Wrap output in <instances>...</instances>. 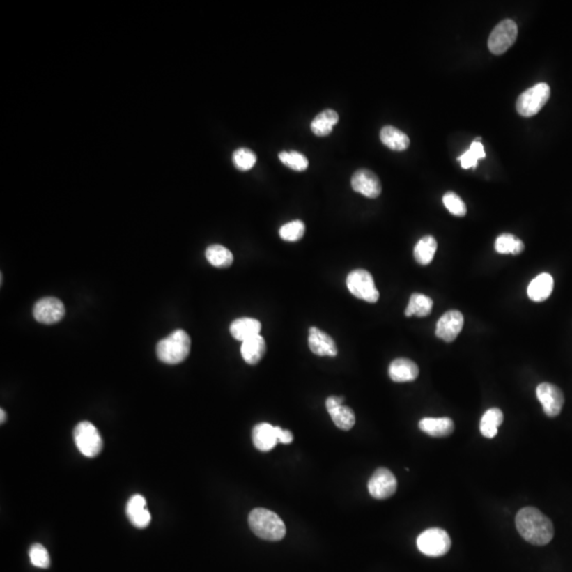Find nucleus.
Masks as SVG:
<instances>
[{"mask_svg": "<svg viewBox=\"0 0 572 572\" xmlns=\"http://www.w3.org/2000/svg\"><path fill=\"white\" fill-rule=\"evenodd\" d=\"M451 537L443 529L431 528L419 535L417 546L427 557H438L447 555L451 549Z\"/></svg>", "mask_w": 572, "mask_h": 572, "instance_id": "7", "label": "nucleus"}, {"mask_svg": "<svg viewBox=\"0 0 572 572\" xmlns=\"http://www.w3.org/2000/svg\"><path fill=\"white\" fill-rule=\"evenodd\" d=\"M207 261L217 268H227L233 263V254L228 248L215 244L206 249Z\"/></svg>", "mask_w": 572, "mask_h": 572, "instance_id": "27", "label": "nucleus"}, {"mask_svg": "<svg viewBox=\"0 0 572 572\" xmlns=\"http://www.w3.org/2000/svg\"><path fill=\"white\" fill-rule=\"evenodd\" d=\"M126 514H127L130 522L136 528L144 529L150 525V511L146 509V500L142 495H134L130 498L126 504Z\"/></svg>", "mask_w": 572, "mask_h": 572, "instance_id": "15", "label": "nucleus"}, {"mask_svg": "<svg viewBox=\"0 0 572 572\" xmlns=\"http://www.w3.org/2000/svg\"><path fill=\"white\" fill-rule=\"evenodd\" d=\"M305 225L302 221H293L284 224L279 230V235L283 241L297 242L304 235Z\"/></svg>", "mask_w": 572, "mask_h": 572, "instance_id": "32", "label": "nucleus"}, {"mask_svg": "<svg viewBox=\"0 0 572 572\" xmlns=\"http://www.w3.org/2000/svg\"><path fill=\"white\" fill-rule=\"evenodd\" d=\"M261 329V323L258 319L243 317V318L235 319L230 325L229 330L232 337L243 343L254 336L260 335Z\"/></svg>", "mask_w": 572, "mask_h": 572, "instance_id": "18", "label": "nucleus"}, {"mask_svg": "<svg viewBox=\"0 0 572 572\" xmlns=\"http://www.w3.org/2000/svg\"><path fill=\"white\" fill-rule=\"evenodd\" d=\"M276 433L279 443H282V445H290L294 440V435L290 431L282 429L281 427L276 426Z\"/></svg>", "mask_w": 572, "mask_h": 572, "instance_id": "36", "label": "nucleus"}, {"mask_svg": "<svg viewBox=\"0 0 572 572\" xmlns=\"http://www.w3.org/2000/svg\"><path fill=\"white\" fill-rule=\"evenodd\" d=\"M443 203H445L447 210L456 217H464L467 212L465 203L462 201L461 197L456 193H445V196H443Z\"/></svg>", "mask_w": 572, "mask_h": 572, "instance_id": "34", "label": "nucleus"}, {"mask_svg": "<svg viewBox=\"0 0 572 572\" xmlns=\"http://www.w3.org/2000/svg\"><path fill=\"white\" fill-rule=\"evenodd\" d=\"M486 157V152H484V144L480 141L479 138L476 139L473 144H471V148L469 150H466L463 155L459 157L461 167L463 169H475L477 167L478 160Z\"/></svg>", "mask_w": 572, "mask_h": 572, "instance_id": "30", "label": "nucleus"}, {"mask_svg": "<svg viewBox=\"0 0 572 572\" xmlns=\"http://www.w3.org/2000/svg\"><path fill=\"white\" fill-rule=\"evenodd\" d=\"M495 249L498 254H512L514 256L522 254L525 249L524 243L510 233H504L496 239Z\"/></svg>", "mask_w": 572, "mask_h": 572, "instance_id": "29", "label": "nucleus"}, {"mask_svg": "<svg viewBox=\"0 0 572 572\" xmlns=\"http://www.w3.org/2000/svg\"><path fill=\"white\" fill-rule=\"evenodd\" d=\"M343 398H341V396H330V398H327V401H325V407H327V410H330V409L334 408V407L343 405Z\"/></svg>", "mask_w": 572, "mask_h": 572, "instance_id": "37", "label": "nucleus"}, {"mask_svg": "<svg viewBox=\"0 0 572 572\" xmlns=\"http://www.w3.org/2000/svg\"><path fill=\"white\" fill-rule=\"evenodd\" d=\"M190 349V336L184 330H176L157 343L156 353L164 364L177 365L188 357Z\"/></svg>", "mask_w": 572, "mask_h": 572, "instance_id": "3", "label": "nucleus"}, {"mask_svg": "<svg viewBox=\"0 0 572 572\" xmlns=\"http://www.w3.org/2000/svg\"><path fill=\"white\" fill-rule=\"evenodd\" d=\"M517 36L518 28L516 22L512 20H502L494 28L488 38V49L492 54L497 56L504 54L516 42Z\"/></svg>", "mask_w": 572, "mask_h": 572, "instance_id": "8", "label": "nucleus"}, {"mask_svg": "<svg viewBox=\"0 0 572 572\" xmlns=\"http://www.w3.org/2000/svg\"><path fill=\"white\" fill-rule=\"evenodd\" d=\"M0 415H1V420H0V422H1V424H3V422H5L6 419H7V415H6V411L3 410V409H1V410H0Z\"/></svg>", "mask_w": 572, "mask_h": 572, "instance_id": "38", "label": "nucleus"}, {"mask_svg": "<svg viewBox=\"0 0 572 572\" xmlns=\"http://www.w3.org/2000/svg\"><path fill=\"white\" fill-rule=\"evenodd\" d=\"M65 305L60 299L47 297L40 299L33 307V316L38 323L54 325L64 318Z\"/></svg>", "mask_w": 572, "mask_h": 572, "instance_id": "10", "label": "nucleus"}, {"mask_svg": "<svg viewBox=\"0 0 572 572\" xmlns=\"http://www.w3.org/2000/svg\"><path fill=\"white\" fill-rule=\"evenodd\" d=\"M550 93V87L546 83H539L523 93L516 102L519 115L527 118L536 115L548 102Z\"/></svg>", "mask_w": 572, "mask_h": 572, "instance_id": "4", "label": "nucleus"}, {"mask_svg": "<svg viewBox=\"0 0 572 572\" xmlns=\"http://www.w3.org/2000/svg\"><path fill=\"white\" fill-rule=\"evenodd\" d=\"M30 562L38 568H48L50 566V557L48 551L40 543H34L29 550Z\"/></svg>", "mask_w": 572, "mask_h": 572, "instance_id": "35", "label": "nucleus"}, {"mask_svg": "<svg viewBox=\"0 0 572 572\" xmlns=\"http://www.w3.org/2000/svg\"><path fill=\"white\" fill-rule=\"evenodd\" d=\"M235 166L241 171H249L256 162V156L252 150L246 148H238L233 153Z\"/></svg>", "mask_w": 572, "mask_h": 572, "instance_id": "33", "label": "nucleus"}, {"mask_svg": "<svg viewBox=\"0 0 572 572\" xmlns=\"http://www.w3.org/2000/svg\"><path fill=\"white\" fill-rule=\"evenodd\" d=\"M433 299L426 295L419 294L415 293L411 295L409 299L408 305H407L405 315L407 317L417 316V317H426L428 316L433 309Z\"/></svg>", "mask_w": 572, "mask_h": 572, "instance_id": "25", "label": "nucleus"}, {"mask_svg": "<svg viewBox=\"0 0 572 572\" xmlns=\"http://www.w3.org/2000/svg\"><path fill=\"white\" fill-rule=\"evenodd\" d=\"M398 488V481L392 472L385 467H380L374 472L368 482L370 495L376 500H387L392 497Z\"/></svg>", "mask_w": 572, "mask_h": 572, "instance_id": "9", "label": "nucleus"}, {"mask_svg": "<svg viewBox=\"0 0 572 572\" xmlns=\"http://www.w3.org/2000/svg\"><path fill=\"white\" fill-rule=\"evenodd\" d=\"M307 343H309V350L315 355L330 356V357H335L337 355V346L333 338L329 334L319 330L318 327H309Z\"/></svg>", "mask_w": 572, "mask_h": 572, "instance_id": "14", "label": "nucleus"}, {"mask_svg": "<svg viewBox=\"0 0 572 572\" xmlns=\"http://www.w3.org/2000/svg\"><path fill=\"white\" fill-rule=\"evenodd\" d=\"M347 288L353 296L366 302L376 303L380 299L373 277L368 270H352L347 277Z\"/></svg>", "mask_w": 572, "mask_h": 572, "instance_id": "5", "label": "nucleus"}, {"mask_svg": "<svg viewBox=\"0 0 572 572\" xmlns=\"http://www.w3.org/2000/svg\"><path fill=\"white\" fill-rule=\"evenodd\" d=\"M327 412L331 415L334 424L339 429L350 431L355 425V415L349 407L339 405V406L330 409Z\"/></svg>", "mask_w": 572, "mask_h": 572, "instance_id": "28", "label": "nucleus"}, {"mask_svg": "<svg viewBox=\"0 0 572 572\" xmlns=\"http://www.w3.org/2000/svg\"><path fill=\"white\" fill-rule=\"evenodd\" d=\"M338 114L333 109H325L323 113L318 114L314 120L311 121V130L313 133L319 137H325L330 135L333 131L334 126L338 122Z\"/></svg>", "mask_w": 572, "mask_h": 572, "instance_id": "23", "label": "nucleus"}, {"mask_svg": "<svg viewBox=\"0 0 572 572\" xmlns=\"http://www.w3.org/2000/svg\"><path fill=\"white\" fill-rule=\"evenodd\" d=\"M504 422V413L500 408H490L484 412L480 421V431L488 439L495 438L498 427Z\"/></svg>", "mask_w": 572, "mask_h": 572, "instance_id": "24", "label": "nucleus"}, {"mask_svg": "<svg viewBox=\"0 0 572 572\" xmlns=\"http://www.w3.org/2000/svg\"><path fill=\"white\" fill-rule=\"evenodd\" d=\"M389 376L394 382H412L419 376V367L408 358H396L389 366Z\"/></svg>", "mask_w": 572, "mask_h": 572, "instance_id": "16", "label": "nucleus"}, {"mask_svg": "<svg viewBox=\"0 0 572 572\" xmlns=\"http://www.w3.org/2000/svg\"><path fill=\"white\" fill-rule=\"evenodd\" d=\"M438 244L435 238L431 235H426L422 238L415 245L413 249V256L415 261L421 265H428L433 261L435 252H437Z\"/></svg>", "mask_w": 572, "mask_h": 572, "instance_id": "26", "label": "nucleus"}, {"mask_svg": "<svg viewBox=\"0 0 572 572\" xmlns=\"http://www.w3.org/2000/svg\"><path fill=\"white\" fill-rule=\"evenodd\" d=\"M515 523L519 534L532 545H547L555 535V528L550 519L533 507H526L519 510Z\"/></svg>", "mask_w": 572, "mask_h": 572, "instance_id": "1", "label": "nucleus"}, {"mask_svg": "<svg viewBox=\"0 0 572 572\" xmlns=\"http://www.w3.org/2000/svg\"><path fill=\"white\" fill-rule=\"evenodd\" d=\"M380 137L387 148L398 152L407 150L410 144L408 136L392 125L384 126L380 131Z\"/></svg>", "mask_w": 572, "mask_h": 572, "instance_id": "22", "label": "nucleus"}, {"mask_svg": "<svg viewBox=\"0 0 572 572\" xmlns=\"http://www.w3.org/2000/svg\"><path fill=\"white\" fill-rule=\"evenodd\" d=\"M553 285L555 282L550 274L543 272L539 275L529 284L528 291H527L529 298L534 302H543L547 300L552 293Z\"/></svg>", "mask_w": 572, "mask_h": 572, "instance_id": "19", "label": "nucleus"}, {"mask_svg": "<svg viewBox=\"0 0 572 572\" xmlns=\"http://www.w3.org/2000/svg\"><path fill=\"white\" fill-rule=\"evenodd\" d=\"M265 339L261 335L254 336L248 341H243L241 346V354L248 365H256L261 362L265 355Z\"/></svg>", "mask_w": 572, "mask_h": 572, "instance_id": "20", "label": "nucleus"}, {"mask_svg": "<svg viewBox=\"0 0 572 572\" xmlns=\"http://www.w3.org/2000/svg\"><path fill=\"white\" fill-rule=\"evenodd\" d=\"M423 433L431 437H447L453 433L455 424L449 418H424L419 423Z\"/></svg>", "mask_w": 572, "mask_h": 572, "instance_id": "21", "label": "nucleus"}, {"mask_svg": "<svg viewBox=\"0 0 572 572\" xmlns=\"http://www.w3.org/2000/svg\"><path fill=\"white\" fill-rule=\"evenodd\" d=\"M279 160L285 167L297 171V172H303L309 168L307 158L297 150H291V152L283 150L279 154Z\"/></svg>", "mask_w": 572, "mask_h": 572, "instance_id": "31", "label": "nucleus"}, {"mask_svg": "<svg viewBox=\"0 0 572 572\" xmlns=\"http://www.w3.org/2000/svg\"><path fill=\"white\" fill-rule=\"evenodd\" d=\"M252 441L256 449L260 451H270L278 445L276 426L270 423H260L252 429Z\"/></svg>", "mask_w": 572, "mask_h": 572, "instance_id": "17", "label": "nucleus"}, {"mask_svg": "<svg viewBox=\"0 0 572 572\" xmlns=\"http://www.w3.org/2000/svg\"><path fill=\"white\" fill-rule=\"evenodd\" d=\"M73 438L77 449L85 457L93 458L101 453L103 441L93 423L87 421L79 423L73 431Z\"/></svg>", "mask_w": 572, "mask_h": 572, "instance_id": "6", "label": "nucleus"}, {"mask_svg": "<svg viewBox=\"0 0 572 572\" xmlns=\"http://www.w3.org/2000/svg\"><path fill=\"white\" fill-rule=\"evenodd\" d=\"M351 186L355 192L368 199H376L382 193L380 179L372 171L362 169L356 171L351 178Z\"/></svg>", "mask_w": 572, "mask_h": 572, "instance_id": "13", "label": "nucleus"}, {"mask_svg": "<svg viewBox=\"0 0 572 572\" xmlns=\"http://www.w3.org/2000/svg\"><path fill=\"white\" fill-rule=\"evenodd\" d=\"M248 524L256 536L265 541H280L286 534L282 519L268 509H254L248 516Z\"/></svg>", "mask_w": 572, "mask_h": 572, "instance_id": "2", "label": "nucleus"}, {"mask_svg": "<svg viewBox=\"0 0 572 572\" xmlns=\"http://www.w3.org/2000/svg\"><path fill=\"white\" fill-rule=\"evenodd\" d=\"M536 396L548 417H557L561 413L565 398L559 387L550 382H541L537 386Z\"/></svg>", "mask_w": 572, "mask_h": 572, "instance_id": "11", "label": "nucleus"}, {"mask_svg": "<svg viewBox=\"0 0 572 572\" xmlns=\"http://www.w3.org/2000/svg\"><path fill=\"white\" fill-rule=\"evenodd\" d=\"M464 325L463 315L461 311L451 309L447 311L443 316L438 320L435 327V335L442 341L447 343H451L455 341Z\"/></svg>", "mask_w": 572, "mask_h": 572, "instance_id": "12", "label": "nucleus"}]
</instances>
